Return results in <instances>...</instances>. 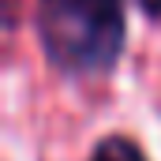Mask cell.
I'll return each mask as SVG.
<instances>
[{
  "mask_svg": "<svg viewBox=\"0 0 161 161\" xmlns=\"http://www.w3.org/2000/svg\"><path fill=\"white\" fill-rule=\"evenodd\" d=\"M38 30L45 53L68 71H105L124 45L120 0H41Z\"/></svg>",
  "mask_w": 161,
  "mask_h": 161,
  "instance_id": "cell-1",
  "label": "cell"
},
{
  "mask_svg": "<svg viewBox=\"0 0 161 161\" xmlns=\"http://www.w3.org/2000/svg\"><path fill=\"white\" fill-rule=\"evenodd\" d=\"M90 161H146V158H142V150H139L131 139H124V135H109V139L97 142V150L90 154Z\"/></svg>",
  "mask_w": 161,
  "mask_h": 161,
  "instance_id": "cell-2",
  "label": "cell"
},
{
  "mask_svg": "<svg viewBox=\"0 0 161 161\" xmlns=\"http://www.w3.org/2000/svg\"><path fill=\"white\" fill-rule=\"evenodd\" d=\"M146 15H161V0H139Z\"/></svg>",
  "mask_w": 161,
  "mask_h": 161,
  "instance_id": "cell-3",
  "label": "cell"
}]
</instances>
